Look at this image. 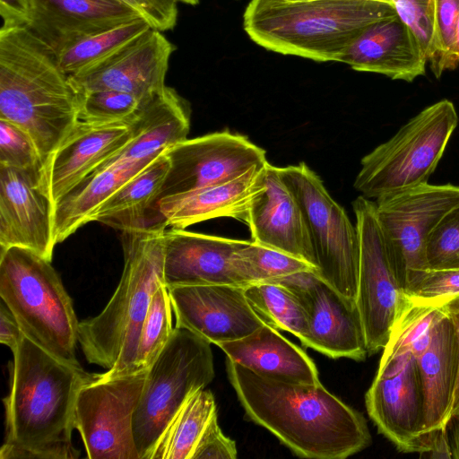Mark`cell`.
I'll return each instance as SVG.
<instances>
[{
	"mask_svg": "<svg viewBox=\"0 0 459 459\" xmlns=\"http://www.w3.org/2000/svg\"><path fill=\"white\" fill-rule=\"evenodd\" d=\"M230 382L247 415L297 455L343 459L371 443L361 413L322 384L289 383L260 377L227 359Z\"/></svg>",
	"mask_w": 459,
	"mask_h": 459,
	"instance_id": "obj_1",
	"label": "cell"
},
{
	"mask_svg": "<svg viewBox=\"0 0 459 459\" xmlns=\"http://www.w3.org/2000/svg\"><path fill=\"white\" fill-rule=\"evenodd\" d=\"M13 354L0 459L78 458L72 443L77 395L100 374L62 362L25 336Z\"/></svg>",
	"mask_w": 459,
	"mask_h": 459,
	"instance_id": "obj_2",
	"label": "cell"
},
{
	"mask_svg": "<svg viewBox=\"0 0 459 459\" xmlns=\"http://www.w3.org/2000/svg\"><path fill=\"white\" fill-rule=\"evenodd\" d=\"M80 105L52 48L25 27L0 30V119L30 134L44 166L78 123Z\"/></svg>",
	"mask_w": 459,
	"mask_h": 459,
	"instance_id": "obj_3",
	"label": "cell"
},
{
	"mask_svg": "<svg viewBox=\"0 0 459 459\" xmlns=\"http://www.w3.org/2000/svg\"><path fill=\"white\" fill-rule=\"evenodd\" d=\"M166 230L122 232L125 265L120 281L104 309L79 323L78 342L86 359L108 368L101 374L103 379L135 372L143 325L152 295L164 284Z\"/></svg>",
	"mask_w": 459,
	"mask_h": 459,
	"instance_id": "obj_4",
	"label": "cell"
},
{
	"mask_svg": "<svg viewBox=\"0 0 459 459\" xmlns=\"http://www.w3.org/2000/svg\"><path fill=\"white\" fill-rule=\"evenodd\" d=\"M394 15L388 0H251L243 27L268 50L340 62L368 25Z\"/></svg>",
	"mask_w": 459,
	"mask_h": 459,
	"instance_id": "obj_5",
	"label": "cell"
},
{
	"mask_svg": "<svg viewBox=\"0 0 459 459\" xmlns=\"http://www.w3.org/2000/svg\"><path fill=\"white\" fill-rule=\"evenodd\" d=\"M0 297L25 337L60 361L80 366V322L51 261L23 247L1 249Z\"/></svg>",
	"mask_w": 459,
	"mask_h": 459,
	"instance_id": "obj_6",
	"label": "cell"
},
{
	"mask_svg": "<svg viewBox=\"0 0 459 459\" xmlns=\"http://www.w3.org/2000/svg\"><path fill=\"white\" fill-rule=\"evenodd\" d=\"M457 124L450 100L425 108L362 158L354 187L377 200L428 183Z\"/></svg>",
	"mask_w": 459,
	"mask_h": 459,
	"instance_id": "obj_7",
	"label": "cell"
},
{
	"mask_svg": "<svg viewBox=\"0 0 459 459\" xmlns=\"http://www.w3.org/2000/svg\"><path fill=\"white\" fill-rule=\"evenodd\" d=\"M214 377L211 342L175 327L149 368L133 420L140 459H151L162 433L187 400Z\"/></svg>",
	"mask_w": 459,
	"mask_h": 459,
	"instance_id": "obj_8",
	"label": "cell"
},
{
	"mask_svg": "<svg viewBox=\"0 0 459 459\" xmlns=\"http://www.w3.org/2000/svg\"><path fill=\"white\" fill-rule=\"evenodd\" d=\"M279 171L301 208L316 274L346 300L356 304L359 269L356 226L305 162L279 168Z\"/></svg>",
	"mask_w": 459,
	"mask_h": 459,
	"instance_id": "obj_9",
	"label": "cell"
},
{
	"mask_svg": "<svg viewBox=\"0 0 459 459\" xmlns=\"http://www.w3.org/2000/svg\"><path fill=\"white\" fill-rule=\"evenodd\" d=\"M375 203L387 256L407 293L428 270L429 238L443 216L459 203V186L426 183Z\"/></svg>",
	"mask_w": 459,
	"mask_h": 459,
	"instance_id": "obj_10",
	"label": "cell"
},
{
	"mask_svg": "<svg viewBox=\"0 0 459 459\" xmlns=\"http://www.w3.org/2000/svg\"><path fill=\"white\" fill-rule=\"evenodd\" d=\"M359 242L356 305L368 355L386 345L409 299L390 264L376 214V203L360 195L352 203Z\"/></svg>",
	"mask_w": 459,
	"mask_h": 459,
	"instance_id": "obj_11",
	"label": "cell"
},
{
	"mask_svg": "<svg viewBox=\"0 0 459 459\" xmlns=\"http://www.w3.org/2000/svg\"><path fill=\"white\" fill-rule=\"evenodd\" d=\"M149 369V368H148ZM148 369L83 385L74 409V429L90 459H140L133 420Z\"/></svg>",
	"mask_w": 459,
	"mask_h": 459,
	"instance_id": "obj_12",
	"label": "cell"
},
{
	"mask_svg": "<svg viewBox=\"0 0 459 459\" xmlns=\"http://www.w3.org/2000/svg\"><path fill=\"white\" fill-rule=\"evenodd\" d=\"M166 153L169 169L158 202L230 181L268 162L263 148L228 130L186 139Z\"/></svg>",
	"mask_w": 459,
	"mask_h": 459,
	"instance_id": "obj_13",
	"label": "cell"
},
{
	"mask_svg": "<svg viewBox=\"0 0 459 459\" xmlns=\"http://www.w3.org/2000/svg\"><path fill=\"white\" fill-rule=\"evenodd\" d=\"M378 431L403 453H420L424 434V398L416 356L383 353L365 395Z\"/></svg>",
	"mask_w": 459,
	"mask_h": 459,
	"instance_id": "obj_14",
	"label": "cell"
},
{
	"mask_svg": "<svg viewBox=\"0 0 459 459\" xmlns=\"http://www.w3.org/2000/svg\"><path fill=\"white\" fill-rule=\"evenodd\" d=\"M175 48L162 31L150 28L111 56L69 76V80L80 95L115 90L143 100L167 86L166 74Z\"/></svg>",
	"mask_w": 459,
	"mask_h": 459,
	"instance_id": "obj_15",
	"label": "cell"
},
{
	"mask_svg": "<svg viewBox=\"0 0 459 459\" xmlns=\"http://www.w3.org/2000/svg\"><path fill=\"white\" fill-rule=\"evenodd\" d=\"M176 326L219 345L241 339L266 324L253 309L245 287L229 284L169 289Z\"/></svg>",
	"mask_w": 459,
	"mask_h": 459,
	"instance_id": "obj_16",
	"label": "cell"
},
{
	"mask_svg": "<svg viewBox=\"0 0 459 459\" xmlns=\"http://www.w3.org/2000/svg\"><path fill=\"white\" fill-rule=\"evenodd\" d=\"M56 245L43 177L0 165V249L23 247L52 261Z\"/></svg>",
	"mask_w": 459,
	"mask_h": 459,
	"instance_id": "obj_17",
	"label": "cell"
},
{
	"mask_svg": "<svg viewBox=\"0 0 459 459\" xmlns=\"http://www.w3.org/2000/svg\"><path fill=\"white\" fill-rule=\"evenodd\" d=\"M247 240L169 228L164 232V284L177 286L229 284L246 287L236 254Z\"/></svg>",
	"mask_w": 459,
	"mask_h": 459,
	"instance_id": "obj_18",
	"label": "cell"
},
{
	"mask_svg": "<svg viewBox=\"0 0 459 459\" xmlns=\"http://www.w3.org/2000/svg\"><path fill=\"white\" fill-rule=\"evenodd\" d=\"M138 17L119 0H30L25 28L58 56L82 39Z\"/></svg>",
	"mask_w": 459,
	"mask_h": 459,
	"instance_id": "obj_19",
	"label": "cell"
},
{
	"mask_svg": "<svg viewBox=\"0 0 459 459\" xmlns=\"http://www.w3.org/2000/svg\"><path fill=\"white\" fill-rule=\"evenodd\" d=\"M245 223L249 227L252 242L301 259L316 268L301 208L281 179L279 167L269 162L266 165L264 187L253 200Z\"/></svg>",
	"mask_w": 459,
	"mask_h": 459,
	"instance_id": "obj_20",
	"label": "cell"
},
{
	"mask_svg": "<svg viewBox=\"0 0 459 459\" xmlns=\"http://www.w3.org/2000/svg\"><path fill=\"white\" fill-rule=\"evenodd\" d=\"M131 136L126 123L78 121L44 166L43 183L53 203L126 146Z\"/></svg>",
	"mask_w": 459,
	"mask_h": 459,
	"instance_id": "obj_21",
	"label": "cell"
},
{
	"mask_svg": "<svg viewBox=\"0 0 459 459\" xmlns=\"http://www.w3.org/2000/svg\"><path fill=\"white\" fill-rule=\"evenodd\" d=\"M352 69L412 82L425 74L427 58L411 30L394 15L368 25L340 59Z\"/></svg>",
	"mask_w": 459,
	"mask_h": 459,
	"instance_id": "obj_22",
	"label": "cell"
},
{
	"mask_svg": "<svg viewBox=\"0 0 459 459\" xmlns=\"http://www.w3.org/2000/svg\"><path fill=\"white\" fill-rule=\"evenodd\" d=\"M190 117L188 101L166 86L142 100L134 117L127 123L132 134L130 141L95 170L156 158L187 139Z\"/></svg>",
	"mask_w": 459,
	"mask_h": 459,
	"instance_id": "obj_23",
	"label": "cell"
},
{
	"mask_svg": "<svg viewBox=\"0 0 459 459\" xmlns=\"http://www.w3.org/2000/svg\"><path fill=\"white\" fill-rule=\"evenodd\" d=\"M308 329L300 342L333 359L363 360L368 348L361 317L349 302L321 279L308 311Z\"/></svg>",
	"mask_w": 459,
	"mask_h": 459,
	"instance_id": "obj_24",
	"label": "cell"
},
{
	"mask_svg": "<svg viewBox=\"0 0 459 459\" xmlns=\"http://www.w3.org/2000/svg\"><path fill=\"white\" fill-rule=\"evenodd\" d=\"M267 164L186 196L160 199L158 208L168 228L186 229L220 217H230L245 222L253 200L264 187Z\"/></svg>",
	"mask_w": 459,
	"mask_h": 459,
	"instance_id": "obj_25",
	"label": "cell"
},
{
	"mask_svg": "<svg viewBox=\"0 0 459 459\" xmlns=\"http://www.w3.org/2000/svg\"><path fill=\"white\" fill-rule=\"evenodd\" d=\"M416 359L424 398V431L447 427L452 415L459 356L455 329L443 307L432 326L427 346Z\"/></svg>",
	"mask_w": 459,
	"mask_h": 459,
	"instance_id": "obj_26",
	"label": "cell"
},
{
	"mask_svg": "<svg viewBox=\"0 0 459 459\" xmlns=\"http://www.w3.org/2000/svg\"><path fill=\"white\" fill-rule=\"evenodd\" d=\"M218 346L228 359L260 377L289 383L321 384L313 360L268 324L241 339Z\"/></svg>",
	"mask_w": 459,
	"mask_h": 459,
	"instance_id": "obj_27",
	"label": "cell"
},
{
	"mask_svg": "<svg viewBox=\"0 0 459 459\" xmlns=\"http://www.w3.org/2000/svg\"><path fill=\"white\" fill-rule=\"evenodd\" d=\"M169 169L166 151L120 186L98 210L93 221L120 231L166 230L158 199Z\"/></svg>",
	"mask_w": 459,
	"mask_h": 459,
	"instance_id": "obj_28",
	"label": "cell"
},
{
	"mask_svg": "<svg viewBox=\"0 0 459 459\" xmlns=\"http://www.w3.org/2000/svg\"><path fill=\"white\" fill-rule=\"evenodd\" d=\"M154 159L116 164L94 170L58 199L54 204L56 244L65 241L79 228L93 221L100 206Z\"/></svg>",
	"mask_w": 459,
	"mask_h": 459,
	"instance_id": "obj_29",
	"label": "cell"
},
{
	"mask_svg": "<svg viewBox=\"0 0 459 459\" xmlns=\"http://www.w3.org/2000/svg\"><path fill=\"white\" fill-rule=\"evenodd\" d=\"M216 413L212 393L204 388L197 391L168 425L151 459H191L200 437Z\"/></svg>",
	"mask_w": 459,
	"mask_h": 459,
	"instance_id": "obj_30",
	"label": "cell"
},
{
	"mask_svg": "<svg viewBox=\"0 0 459 459\" xmlns=\"http://www.w3.org/2000/svg\"><path fill=\"white\" fill-rule=\"evenodd\" d=\"M245 295L266 324L303 339L308 329L309 316L288 289L275 282H257L246 286Z\"/></svg>",
	"mask_w": 459,
	"mask_h": 459,
	"instance_id": "obj_31",
	"label": "cell"
},
{
	"mask_svg": "<svg viewBox=\"0 0 459 459\" xmlns=\"http://www.w3.org/2000/svg\"><path fill=\"white\" fill-rule=\"evenodd\" d=\"M150 28L143 17H138L92 34L63 50L57 56L59 65L68 77L77 74L111 56Z\"/></svg>",
	"mask_w": 459,
	"mask_h": 459,
	"instance_id": "obj_32",
	"label": "cell"
},
{
	"mask_svg": "<svg viewBox=\"0 0 459 459\" xmlns=\"http://www.w3.org/2000/svg\"><path fill=\"white\" fill-rule=\"evenodd\" d=\"M238 272L246 285L272 281L300 271L316 270L310 264L288 254L254 242L247 243L236 254Z\"/></svg>",
	"mask_w": 459,
	"mask_h": 459,
	"instance_id": "obj_33",
	"label": "cell"
},
{
	"mask_svg": "<svg viewBox=\"0 0 459 459\" xmlns=\"http://www.w3.org/2000/svg\"><path fill=\"white\" fill-rule=\"evenodd\" d=\"M172 305L169 289L161 284L152 295L141 331L134 371L148 369L171 338Z\"/></svg>",
	"mask_w": 459,
	"mask_h": 459,
	"instance_id": "obj_34",
	"label": "cell"
},
{
	"mask_svg": "<svg viewBox=\"0 0 459 459\" xmlns=\"http://www.w3.org/2000/svg\"><path fill=\"white\" fill-rule=\"evenodd\" d=\"M79 121L108 125L128 123L137 112L142 100L115 90H100L81 94Z\"/></svg>",
	"mask_w": 459,
	"mask_h": 459,
	"instance_id": "obj_35",
	"label": "cell"
},
{
	"mask_svg": "<svg viewBox=\"0 0 459 459\" xmlns=\"http://www.w3.org/2000/svg\"><path fill=\"white\" fill-rule=\"evenodd\" d=\"M432 4L433 36L428 61L436 78L458 65L453 55L459 0H430Z\"/></svg>",
	"mask_w": 459,
	"mask_h": 459,
	"instance_id": "obj_36",
	"label": "cell"
},
{
	"mask_svg": "<svg viewBox=\"0 0 459 459\" xmlns=\"http://www.w3.org/2000/svg\"><path fill=\"white\" fill-rule=\"evenodd\" d=\"M0 165L43 177L44 162L28 133L0 119Z\"/></svg>",
	"mask_w": 459,
	"mask_h": 459,
	"instance_id": "obj_37",
	"label": "cell"
},
{
	"mask_svg": "<svg viewBox=\"0 0 459 459\" xmlns=\"http://www.w3.org/2000/svg\"><path fill=\"white\" fill-rule=\"evenodd\" d=\"M428 269L459 268V203L431 232L426 249Z\"/></svg>",
	"mask_w": 459,
	"mask_h": 459,
	"instance_id": "obj_38",
	"label": "cell"
},
{
	"mask_svg": "<svg viewBox=\"0 0 459 459\" xmlns=\"http://www.w3.org/2000/svg\"><path fill=\"white\" fill-rule=\"evenodd\" d=\"M406 295L413 303L443 306L459 295V268L428 269Z\"/></svg>",
	"mask_w": 459,
	"mask_h": 459,
	"instance_id": "obj_39",
	"label": "cell"
},
{
	"mask_svg": "<svg viewBox=\"0 0 459 459\" xmlns=\"http://www.w3.org/2000/svg\"><path fill=\"white\" fill-rule=\"evenodd\" d=\"M398 17L418 40L427 58L433 36V13L430 0H388Z\"/></svg>",
	"mask_w": 459,
	"mask_h": 459,
	"instance_id": "obj_40",
	"label": "cell"
},
{
	"mask_svg": "<svg viewBox=\"0 0 459 459\" xmlns=\"http://www.w3.org/2000/svg\"><path fill=\"white\" fill-rule=\"evenodd\" d=\"M237 454L235 441L222 433L216 413L200 437L191 459H235Z\"/></svg>",
	"mask_w": 459,
	"mask_h": 459,
	"instance_id": "obj_41",
	"label": "cell"
},
{
	"mask_svg": "<svg viewBox=\"0 0 459 459\" xmlns=\"http://www.w3.org/2000/svg\"><path fill=\"white\" fill-rule=\"evenodd\" d=\"M133 8L152 28L172 30L178 20V0H119Z\"/></svg>",
	"mask_w": 459,
	"mask_h": 459,
	"instance_id": "obj_42",
	"label": "cell"
},
{
	"mask_svg": "<svg viewBox=\"0 0 459 459\" xmlns=\"http://www.w3.org/2000/svg\"><path fill=\"white\" fill-rule=\"evenodd\" d=\"M0 30L25 27L30 15V0H0Z\"/></svg>",
	"mask_w": 459,
	"mask_h": 459,
	"instance_id": "obj_43",
	"label": "cell"
},
{
	"mask_svg": "<svg viewBox=\"0 0 459 459\" xmlns=\"http://www.w3.org/2000/svg\"><path fill=\"white\" fill-rule=\"evenodd\" d=\"M25 335L12 310L1 299L0 303V342L14 351Z\"/></svg>",
	"mask_w": 459,
	"mask_h": 459,
	"instance_id": "obj_44",
	"label": "cell"
},
{
	"mask_svg": "<svg viewBox=\"0 0 459 459\" xmlns=\"http://www.w3.org/2000/svg\"><path fill=\"white\" fill-rule=\"evenodd\" d=\"M427 449L420 457L432 459L453 458L451 444L448 440L446 427L428 431Z\"/></svg>",
	"mask_w": 459,
	"mask_h": 459,
	"instance_id": "obj_45",
	"label": "cell"
},
{
	"mask_svg": "<svg viewBox=\"0 0 459 459\" xmlns=\"http://www.w3.org/2000/svg\"><path fill=\"white\" fill-rule=\"evenodd\" d=\"M444 311L446 313V315L451 319V322L453 324L456 342H457V347H458V356H459V295L449 299L447 302H446L442 306ZM459 411V368H458V375L456 379V385L455 389V394H454V402H453V408H452V415H455L456 412Z\"/></svg>",
	"mask_w": 459,
	"mask_h": 459,
	"instance_id": "obj_46",
	"label": "cell"
},
{
	"mask_svg": "<svg viewBox=\"0 0 459 459\" xmlns=\"http://www.w3.org/2000/svg\"><path fill=\"white\" fill-rule=\"evenodd\" d=\"M453 424V438L451 444L454 459H459V411L453 415L449 420Z\"/></svg>",
	"mask_w": 459,
	"mask_h": 459,
	"instance_id": "obj_47",
	"label": "cell"
},
{
	"mask_svg": "<svg viewBox=\"0 0 459 459\" xmlns=\"http://www.w3.org/2000/svg\"><path fill=\"white\" fill-rule=\"evenodd\" d=\"M453 55L455 62L457 65H459V13L457 17L456 22V28H455V44L453 48Z\"/></svg>",
	"mask_w": 459,
	"mask_h": 459,
	"instance_id": "obj_48",
	"label": "cell"
},
{
	"mask_svg": "<svg viewBox=\"0 0 459 459\" xmlns=\"http://www.w3.org/2000/svg\"><path fill=\"white\" fill-rule=\"evenodd\" d=\"M179 2L188 4H198L199 0H178Z\"/></svg>",
	"mask_w": 459,
	"mask_h": 459,
	"instance_id": "obj_49",
	"label": "cell"
}]
</instances>
